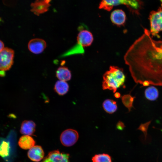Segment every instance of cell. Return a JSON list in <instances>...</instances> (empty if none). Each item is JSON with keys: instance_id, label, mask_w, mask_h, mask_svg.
Segmentation results:
<instances>
[{"instance_id": "obj_17", "label": "cell", "mask_w": 162, "mask_h": 162, "mask_svg": "<svg viewBox=\"0 0 162 162\" xmlns=\"http://www.w3.org/2000/svg\"><path fill=\"white\" fill-rule=\"evenodd\" d=\"M103 107L104 110L110 114L113 113L117 109L116 102L110 99H106L104 101Z\"/></svg>"}, {"instance_id": "obj_7", "label": "cell", "mask_w": 162, "mask_h": 162, "mask_svg": "<svg viewBox=\"0 0 162 162\" xmlns=\"http://www.w3.org/2000/svg\"><path fill=\"white\" fill-rule=\"evenodd\" d=\"M46 43L43 39L35 38L31 39L28 44V47L29 51L35 54L42 53L46 47Z\"/></svg>"}, {"instance_id": "obj_12", "label": "cell", "mask_w": 162, "mask_h": 162, "mask_svg": "<svg viewBox=\"0 0 162 162\" xmlns=\"http://www.w3.org/2000/svg\"><path fill=\"white\" fill-rule=\"evenodd\" d=\"M36 126V124L33 121L25 120L21 124L20 132L24 135H32L35 131Z\"/></svg>"}, {"instance_id": "obj_21", "label": "cell", "mask_w": 162, "mask_h": 162, "mask_svg": "<svg viewBox=\"0 0 162 162\" xmlns=\"http://www.w3.org/2000/svg\"><path fill=\"white\" fill-rule=\"evenodd\" d=\"M151 122V121H149L145 123L141 124L138 128V130L143 132L145 137L147 135V131Z\"/></svg>"}, {"instance_id": "obj_8", "label": "cell", "mask_w": 162, "mask_h": 162, "mask_svg": "<svg viewBox=\"0 0 162 162\" xmlns=\"http://www.w3.org/2000/svg\"><path fill=\"white\" fill-rule=\"evenodd\" d=\"M69 155L58 150L50 152L41 162H69Z\"/></svg>"}, {"instance_id": "obj_18", "label": "cell", "mask_w": 162, "mask_h": 162, "mask_svg": "<svg viewBox=\"0 0 162 162\" xmlns=\"http://www.w3.org/2000/svg\"><path fill=\"white\" fill-rule=\"evenodd\" d=\"M145 95L148 100L153 101L156 100L159 95V92L157 89L153 86H150L146 89Z\"/></svg>"}, {"instance_id": "obj_11", "label": "cell", "mask_w": 162, "mask_h": 162, "mask_svg": "<svg viewBox=\"0 0 162 162\" xmlns=\"http://www.w3.org/2000/svg\"><path fill=\"white\" fill-rule=\"evenodd\" d=\"M28 156L32 160L39 162L44 158V152L41 146H34L29 149L28 152Z\"/></svg>"}, {"instance_id": "obj_14", "label": "cell", "mask_w": 162, "mask_h": 162, "mask_svg": "<svg viewBox=\"0 0 162 162\" xmlns=\"http://www.w3.org/2000/svg\"><path fill=\"white\" fill-rule=\"evenodd\" d=\"M18 144L20 147L23 149H30L34 146L35 142L29 135H24L19 139Z\"/></svg>"}, {"instance_id": "obj_2", "label": "cell", "mask_w": 162, "mask_h": 162, "mask_svg": "<svg viewBox=\"0 0 162 162\" xmlns=\"http://www.w3.org/2000/svg\"><path fill=\"white\" fill-rule=\"evenodd\" d=\"M125 76L122 69L117 66H110L103 75L102 88L108 89L115 93L118 88L123 85Z\"/></svg>"}, {"instance_id": "obj_3", "label": "cell", "mask_w": 162, "mask_h": 162, "mask_svg": "<svg viewBox=\"0 0 162 162\" xmlns=\"http://www.w3.org/2000/svg\"><path fill=\"white\" fill-rule=\"evenodd\" d=\"M120 4L126 5L132 11L136 12L139 6L137 0H101L99 8L110 11L113 7Z\"/></svg>"}, {"instance_id": "obj_19", "label": "cell", "mask_w": 162, "mask_h": 162, "mask_svg": "<svg viewBox=\"0 0 162 162\" xmlns=\"http://www.w3.org/2000/svg\"><path fill=\"white\" fill-rule=\"evenodd\" d=\"M135 98L130 94L124 95L122 98L123 104L128 109L129 112L133 107V103Z\"/></svg>"}, {"instance_id": "obj_4", "label": "cell", "mask_w": 162, "mask_h": 162, "mask_svg": "<svg viewBox=\"0 0 162 162\" xmlns=\"http://www.w3.org/2000/svg\"><path fill=\"white\" fill-rule=\"evenodd\" d=\"M151 34L160 38L158 33L162 31V4L157 11H152L149 14Z\"/></svg>"}, {"instance_id": "obj_6", "label": "cell", "mask_w": 162, "mask_h": 162, "mask_svg": "<svg viewBox=\"0 0 162 162\" xmlns=\"http://www.w3.org/2000/svg\"><path fill=\"white\" fill-rule=\"evenodd\" d=\"M79 138L78 132L75 130L69 129L61 134L60 140L62 144L67 147L71 146L77 141Z\"/></svg>"}, {"instance_id": "obj_24", "label": "cell", "mask_w": 162, "mask_h": 162, "mask_svg": "<svg viewBox=\"0 0 162 162\" xmlns=\"http://www.w3.org/2000/svg\"><path fill=\"white\" fill-rule=\"evenodd\" d=\"M114 96L116 98H119L121 97V94L119 92H116L114 94Z\"/></svg>"}, {"instance_id": "obj_13", "label": "cell", "mask_w": 162, "mask_h": 162, "mask_svg": "<svg viewBox=\"0 0 162 162\" xmlns=\"http://www.w3.org/2000/svg\"><path fill=\"white\" fill-rule=\"evenodd\" d=\"M56 77L60 80L67 81L70 80L71 78V71L65 66L59 67L56 71Z\"/></svg>"}, {"instance_id": "obj_1", "label": "cell", "mask_w": 162, "mask_h": 162, "mask_svg": "<svg viewBox=\"0 0 162 162\" xmlns=\"http://www.w3.org/2000/svg\"><path fill=\"white\" fill-rule=\"evenodd\" d=\"M144 28L124 56L135 82L143 86H162V41L156 40Z\"/></svg>"}, {"instance_id": "obj_16", "label": "cell", "mask_w": 162, "mask_h": 162, "mask_svg": "<svg viewBox=\"0 0 162 162\" xmlns=\"http://www.w3.org/2000/svg\"><path fill=\"white\" fill-rule=\"evenodd\" d=\"M69 89V86L68 83L66 81L60 80L56 82L54 87L55 92L60 95L66 94Z\"/></svg>"}, {"instance_id": "obj_5", "label": "cell", "mask_w": 162, "mask_h": 162, "mask_svg": "<svg viewBox=\"0 0 162 162\" xmlns=\"http://www.w3.org/2000/svg\"><path fill=\"white\" fill-rule=\"evenodd\" d=\"M14 50L8 47L4 48L0 52V70H9L14 63Z\"/></svg>"}, {"instance_id": "obj_20", "label": "cell", "mask_w": 162, "mask_h": 162, "mask_svg": "<svg viewBox=\"0 0 162 162\" xmlns=\"http://www.w3.org/2000/svg\"><path fill=\"white\" fill-rule=\"evenodd\" d=\"M92 162H112L111 157L106 154H96L92 157Z\"/></svg>"}, {"instance_id": "obj_23", "label": "cell", "mask_w": 162, "mask_h": 162, "mask_svg": "<svg viewBox=\"0 0 162 162\" xmlns=\"http://www.w3.org/2000/svg\"><path fill=\"white\" fill-rule=\"evenodd\" d=\"M4 45L3 42L0 40V52L4 48Z\"/></svg>"}, {"instance_id": "obj_22", "label": "cell", "mask_w": 162, "mask_h": 162, "mask_svg": "<svg viewBox=\"0 0 162 162\" xmlns=\"http://www.w3.org/2000/svg\"><path fill=\"white\" fill-rule=\"evenodd\" d=\"M124 127L125 125L124 124L120 121H119L118 122L116 125L117 128L119 130H123Z\"/></svg>"}, {"instance_id": "obj_10", "label": "cell", "mask_w": 162, "mask_h": 162, "mask_svg": "<svg viewBox=\"0 0 162 162\" xmlns=\"http://www.w3.org/2000/svg\"><path fill=\"white\" fill-rule=\"evenodd\" d=\"M111 20L114 24L118 26H123L126 21L124 12L122 10L117 9L113 11L110 15Z\"/></svg>"}, {"instance_id": "obj_25", "label": "cell", "mask_w": 162, "mask_h": 162, "mask_svg": "<svg viewBox=\"0 0 162 162\" xmlns=\"http://www.w3.org/2000/svg\"><path fill=\"white\" fill-rule=\"evenodd\" d=\"M162 2V0H160Z\"/></svg>"}, {"instance_id": "obj_9", "label": "cell", "mask_w": 162, "mask_h": 162, "mask_svg": "<svg viewBox=\"0 0 162 162\" xmlns=\"http://www.w3.org/2000/svg\"><path fill=\"white\" fill-rule=\"evenodd\" d=\"M94 38L92 34L89 31L83 30L78 34L77 40L78 44L83 47H87L92 44Z\"/></svg>"}, {"instance_id": "obj_15", "label": "cell", "mask_w": 162, "mask_h": 162, "mask_svg": "<svg viewBox=\"0 0 162 162\" xmlns=\"http://www.w3.org/2000/svg\"><path fill=\"white\" fill-rule=\"evenodd\" d=\"M10 146L8 141L0 138V156L3 158L8 157L10 154Z\"/></svg>"}]
</instances>
